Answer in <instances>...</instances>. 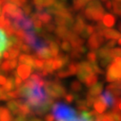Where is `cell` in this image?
<instances>
[{"label":"cell","instance_id":"6da1fadb","mask_svg":"<svg viewBox=\"0 0 121 121\" xmlns=\"http://www.w3.org/2000/svg\"><path fill=\"white\" fill-rule=\"evenodd\" d=\"M19 96L25 98V103L30 108L31 113L43 115L46 113L53 103L51 98L44 88V80L38 74H33L17 88Z\"/></svg>","mask_w":121,"mask_h":121},{"label":"cell","instance_id":"7a4b0ae2","mask_svg":"<svg viewBox=\"0 0 121 121\" xmlns=\"http://www.w3.org/2000/svg\"><path fill=\"white\" fill-rule=\"evenodd\" d=\"M56 121H73L77 118L76 111L63 102H57L52 106V114Z\"/></svg>","mask_w":121,"mask_h":121},{"label":"cell","instance_id":"3957f363","mask_svg":"<svg viewBox=\"0 0 121 121\" xmlns=\"http://www.w3.org/2000/svg\"><path fill=\"white\" fill-rule=\"evenodd\" d=\"M105 10L99 0H91L84 10V15L87 19L98 22L104 16Z\"/></svg>","mask_w":121,"mask_h":121},{"label":"cell","instance_id":"277c9868","mask_svg":"<svg viewBox=\"0 0 121 121\" xmlns=\"http://www.w3.org/2000/svg\"><path fill=\"white\" fill-rule=\"evenodd\" d=\"M44 86L47 94L51 98H60L66 95V88L58 80H46Z\"/></svg>","mask_w":121,"mask_h":121},{"label":"cell","instance_id":"5b68a950","mask_svg":"<svg viewBox=\"0 0 121 121\" xmlns=\"http://www.w3.org/2000/svg\"><path fill=\"white\" fill-rule=\"evenodd\" d=\"M106 79L109 82L121 80V58H114L107 70Z\"/></svg>","mask_w":121,"mask_h":121},{"label":"cell","instance_id":"8992f818","mask_svg":"<svg viewBox=\"0 0 121 121\" xmlns=\"http://www.w3.org/2000/svg\"><path fill=\"white\" fill-rule=\"evenodd\" d=\"M54 21H55V24L57 26H65L69 29H72L73 23H74V19H73V16L71 14V11H67L64 13L56 14Z\"/></svg>","mask_w":121,"mask_h":121},{"label":"cell","instance_id":"52a82bcc","mask_svg":"<svg viewBox=\"0 0 121 121\" xmlns=\"http://www.w3.org/2000/svg\"><path fill=\"white\" fill-rule=\"evenodd\" d=\"M76 74H77L78 79L80 81L84 82L87 78H89L91 75L95 74V73L92 71L91 66L89 61H81V62L77 63Z\"/></svg>","mask_w":121,"mask_h":121},{"label":"cell","instance_id":"ba28073f","mask_svg":"<svg viewBox=\"0 0 121 121\" xmlns=\"http://www.w3.org/2000/svg\"><path fill=\"white\" fill-rule=\"evenodd\" d=\"M3 12H4V16L8 18L10 21L24 14L23 10L20 8H18L16 5L11 3H5L3 7Z\"/></svg>","mask_w":121,"mask_h":121},{"label":"cell","instance_id":"9c48e42d","mask_svg":"<svg viewBox=\"0 0 121 121\" xmlns=\"http://www.w3.org/2000/svg\"><path fill=\"white\" fill-rule=\"evenodd\" d=\"M96 57H98L99 61H100V64L103 67L108 66L112 61V60H113L112 57H111V50L107 46H103L102 48H100L97 51Z\"/></svg>","mask_w":121,"mask_h":121},{"label":"cell","instance_id":"30bf717a","mask_svg":"<svg viewBox=\"0 0 121 121\" xmlns=\"http://www.w3.org/2000/svg\"><path fill=\"white\" fill-rule=\"evenodd\" d=\"M103 42H104V37L97 32H93L89 38L88 46L91 50H95L103 43Z\"/></svg>","mask_w":121,"mask_h":121},{"label":"cell","instance_id":"8fae6325","mask_svg":"<svg viewBox=\"0 0 121 121\" xmlns=\"http://www.w3.org/2000/svg\"><path fill=\"white\" fill-rule=\"evenodd\" d=\"M69 60H70V57L68 55L63 54V53H59L53 59V67H54V70L63 68L66 64L69 63Z\"/></svg>","mask_w":121,"mask_h":121},{"label":"cell","instance_id":"7c38bea8","mask_svg":"<svg viewBox=\"0 0 121 121\" xmlns=\"http://www.w3.org/2000/svg\"><path fill=\"white\" fill-rule=\"evenodd\" d=\"M101 100H102V102L105 104V106L106 107H113V105H114V97H113V95L110 92V91H108L107 89L105 90V91H103L102 93H101V95H100V97H99Z\"/></svg>","mask_w":121,"mask_h":121},{"label":"cell","instance_id":"4fadbf2b","mask_svg":"<svg viewBox=\"0 0 121 121\" xmlns=\"http://www.w3.org/2000/svg\"><path fill=\"white\" fill-rule=\"evenodd\" d=\"M86 26V22H85V19L84 17L81 15V14H78L76 17H75V20H74V23H73V26H72V31L76 34H80L81 31L83 30V28L85 27Z\"/></svg>","mask_w":121,"mask_h":121},{"label":"cell","instance_id":"5bb4252c","mask_svg":"<svg viewBox=\"0 0 121 121\" xmlns=\"http://www.w3.org/2000/svg\"><path fill=\"white\" fill-rule=\"evenodd\" d=\"M8 47H9V38L7 37L5 31L0 27V60L3 53L8 49Z\"/></svg>","mask_w":121,"mask_h":121},{"label":"cell","instance_id":"9a60e30c","mask_svg":"<svg viewBox=\"0 0 121 121\" xmlns=\"http://www.w3.org/2000/svg\"><path fill=\"white\" fill-rule=\"evenodd\" d=\"M34 14V16L38 19V20H40L43 24H48V23H50V21H51V16H50V13H48L46 10H44V9H37L36 10V12L35 13H33Z\"/></svg>","mask_w":121,"mask_h":121},{"label":"cell","instance_id":"2e32d148","mask_svg":"<svg viewBox=\"0 0 121 121\" xmlns=\"http://www.w3.org/2000/svg\"><path fill=\"white\" fill-rule=\"evenodd\" d=\"M102 89H103V83H102V82H96V83H94L92 86H91V88H90L89 91H88L87 96L95 98L99 94H101Z\"/></svg>","mask_w":121,"mask_h":121},{"label":"cell","instance_id":"e0dca14e","mask_svg":"<svg viewBox=\"0 0 121 121\" xmlns=\"http://www.w3.org/2000/svg\"><path fill=\"white\" fill-rule=\"evenodd\" d=\"M31 72V68L26 64H20L17 68V75L21 78V79H27L30 77V74Z\"/></svg>","mask_w":121,"mask_h":121},{"label":"cell","instance_id":"ac0fdd59","mask_svg":"<svg viewBox=\"0 0 121 121\" xmlns=\"http://www.w3.org/2000/svg\"><path fill=\"white\" fill-rule=\"evenodd\" d=\"M54 31H55V34L58 36V38H61V39H64L67 41L72 32L71 29H69L65 26H58V27H56L54 29Z\"/></svg>","mask_w":121,"mask_h":121},{"label":"cell","instance_id":"d6986e66","mask_svg":"<svg viewBox=\"0 0 121 121\" xmlns=\"http://www.w3.org/2000/svg\"><path fill=\"white\" fill-rule=\"evenodd\" d=\"M35 58L31 55L29 54H21L19 55V61L22 64H26L28 66H30V68L33 67V63H34Z\"/></svg>","mask_w":121,"mask_h":121},{"label":"cell","instance_id":"ffe728a7","mask_svg":"<svg viewBox=\"0 0 121 121\" xmlns=\"http://www.w3.org/2000/svg\"><path fill=\"white\" fill-rule=\"evenodd\" d=\"M107 90L110 91L112 95L119 96L121 95V80H117V81L111 83L110 85H108Z\"/></svg>","mask_w":121,"mask_h":121},{"label":"cell","instance_id":"44dd1931","mask_svg":"<svg viewBox=\"0 0 121 121\" xmlns=\"http://www.w3.org/2000/svg\"><path fill=\"white\" fill-rule=\"evenodd\" d=\"M102 36L106 39H119L121 37V33H119L115 29H104L102 32Z\"/></svg>","mask_w":121,"mask_h":121},{"label":"cell","instance_id":"7402d4cb","mask_svg":"<svg viewBox=\"0 0 121 121\" xmlns=\"http://www.w3.org/2000/svg\"><path fill=\"white\" fill-rule=\"evenodd\" d=\"M7 107L10 110V112L12 114H18L19 109H20V103L19 100H10L7 103Z\"/></svg>","mask_w":121,"mask_h":121},{"label":"cell","instance_id":"603a6c76","mask_svg":"<svg viewBox=\"0 0 121 121\" xmlns=\"http://www.w3.org/2000/svg\"><path fill=\"white\" fill-rule=\"evenodd\" d=\"M33 5L36 7V9H43L44 8H48L50 6L54 0H32Z\"/></svg>","mask_w":121,"mask_h":121},{"label":"cell","instance_id":"cb8c5ba5","mask_svg":"<svg viewBox=\"0 0 121 121\" xmlns=\"http://www.w3.org/2000/svg\"><path fill=\"white\" fill-rule=\"evenodd\" d=\"M3 85H4V90H5L6 92H10V91L15 90L16 87H15V83H14V78H13V76L9 77V78L6 79V81H5V83H4Z\"/></svg>","mask_w":121,"mask_h":121},{"label":"cell","instance_id":"d4e9b609","mask_svg":"<svg viewBox=\"0 0 121 121\" xmlns=\"http://www.w3.org/2000/svg\"><path fill=\"white\" fill-rule=\"evenodd\" d=\"M102 22H103L102 24H103L104 26L111 27V26H114V24H115V18H114L113 15L108 13V14H105V15L102 17Z\"/></svg>","mask_w":121,"mask_h":121},{"label":"cell","instance_id":"484cf974","mask_svg":"<svg viewBox=\"0 0 121 121\" xmlns=\"http://www.w3.org/2000/svg\"><path fill=\"white\" fill-rule=\"evenodd\" d=\"M92 106L94 107L95 112H98V113H103L104 111L106 110V106H105V104L102 102V100H101L99 97H96V98L94 99Z\"/></svg>","mask_w":121,"mask_h":121},{"label":"cell","instance_id":"4316f807","mask_svg":"<svg viewBox=\"0 0 121 121\" xmlns=\"http://www.w3.org/2000/svg\"><path fill=\"white\" fill-rule=\"evenodd\" d=\"M93 32H94V26H92V25H86L85 27L83 28V30L81 31L80 36H81V38L86 39V38H89V36H91Z\"/></svg>","mask_w":121,"mask_h":121},{"label":"cell","instance_id":"83f0119b","mask_svg":"<svg viewBox=\"0 0 121 121\" xmlns=\"http://www.w3.org/2000/svg\"><path fill=\"white\" fill-rule=\"evenodd\" d=\"M0 121H12V116L10 111L6 108H0Z\"/></svg>","mask_w":121,"mask_h":121},{"label":"cell","instance_id":"f1b7e54d","mask_svg":"<svg viewBox=\"0 0 121 121\" xmlns=\"http://www.w3.org/2000/svg\"><path fill=\"white\" fill-rule=\"evenodd\" d=\"M43 71L46 72L47 74H51L54 71L53 67V59H49L46 60L43 63Z\"/></svg>","mask_w":121,"mask_h":121},{"label":"cell","instance_id":"f546056e","mask_svg":"<svg viewBox=\"0 0 121 121\" xmlns=\"http://www.w3.org/2000/svg\"><path fill=\"white\" fill-rule=\"evenodd\" d=\"M36 56L40 60H49V59H51L53 57L51 52H50V50L49 49V47H47V48L43 49L42 51L36 53Z\"/></svg>","mask_w":121,"mask_h":121},{"label":"cell","instance_id":"4dcf8cb0","mask_svg":"<svg viewBox=\"0 0 121 121\" xmlns=\"http://www.w3.org/2000/svg\"><path fill=\"white\" fill-rule=\"evenodd\" d=\"M91 0H72V5H73V9L75 10H79L81 9L88 2H90Z\"/></svg>","mask_w":121,"mask_h":121},{"label":"cell","instance_id":"1f68e13d","mask_svg":"<svg viewBox=\"0 0 121 121\" xmlns=\"http://www.w3.org/2000/svg\"><path fill=\"white\" fill-rule=\"evenodd\" d=\"M76 106H77V109L80 110L81 112L82 111H88V109L90 108L88 106V103H87L86 99H82V98H79L76 101Z\"/></svg>","mask_w":121,"mask_h":121},{"label":"cell","instance_id":"d6a6232c","mask_svg":"<svg viewBox=\"0 0 121 121\" xmlns=\"http://www.w3.org/2000/svg\"><path fill=\"white\" fill-rule=\"evenodd\" d=\"M111 9L113 10V12L117 15H121V1H115L112 0L111 1Z\"/></svg>","mask_w":121,"mask_h":121},{"label":"cell","instance_id":"836d02e7","mask_svg":"<svg viewBox=\"0 0 121 121\" xmlns=\"http://www.w3.org/2000/svg\"><path fill=\"white\" fill-rule=\"evenodd\" d=\"M97 82V75L96 74H92L91 75L89 78H86V80L84 81V83L87 85V86H92L94 83Z\"/></svg>","mask_w":121,"mask_h":121},{"label":"cell","instance_id":"e575fe53","mask_svg":"<svg viewBox=\"0 0 121 121\" xmlns=\"http://www.w3.org/2000/svg\"><path fill=\"white\" fill-rule=\"evenodd\" d=\"M61 48H62V50L64 52H71V50H72V46H71V43L69 41H67V40H65V41L62 42Z\"/></svg>","mask_w":121,"mask_h":121},{"label":"cell","instance_id":"d590c367","mask_svg":"<svg viewBox=\"0 0 121 121\" xmlns=\"http://www.w3.org/2000/svg\"><path fill=\"white\" fill-rule=\"evenodd\" d=\"M71 91L74 92V93H79V92L82 91V85H81V83L78 82V81H73V82H71Z\"/></svg>","mask_w":121,"mask_h":121},{"label":"cell","instance_id":"8d00e7d4","mask_svg":"<svg viewBox=\"0 0 121 121\" xmlns=\"http://www.w3.org/2000/svg\"><path fill=\"white\" fill-rule=\"evenodd\" d=\"M96 53L94 51H91L87 54V59L89 60V62H96Z\"/></svg>","mask_w":121,"mask_h":121},{"label":"cell","instance_id":"74e56055","mask_svg":"<svg viewBox=\"0 0 121 121\" xmlns=\"http://www.w3.org/2000/svg\"><path fill=\"white\" fill-rule=\"evenodd\" d=\"M27 2H28V0H5V3H11L16 6H21V7L24 4H26Z\"/></svg>","mask_w":121,"mask_h":121},{"label":"cell","instance_id":"f35d334b","mask_svg":"<svg viewBox=\"0 0 121 121\" xmlns=\"http://www.w3.org/2000/svg\"><path fill=\"white\" fill-rule=\"evenodd\" d=\"M111 55L112 59L114 58H121V48H114L111 50Z\"/></svg>","mask_w":121,"mask_h":121},{"label":"cell","instance_id":"ab89813d","mask_svg":"<svg viewBox=\"0 0 121 121\" xmlns=\"http://www.w3.org/2000/svg\"><path fill=\"white\" fill-rule=\"evenodd\" d=\"M64 97H65V99H66L67 102L71 103V102H73V100H74L76 97H78V96H77L76 95H74V94H66Z\"/></svg>","mask_w":121,"mask_h":121},{"label":"cell","instance_id":"60d3db41","mask_svg":"<svg viewBox=\"0 0 121 121\" xmlns=\"http://www.w3.org/2000/svg\"><path fill=\"white\" fill-rule=\"evenodd\" d=\"M23 12H25V14L26 15H29V14H30L31 13V6L30 5V4H28V3H26V4H24L23 6Z\"/></svg>","mask_w":121,"mask_h":121},{"label":"cell","instance_id":"b9f144b4","mask_svg":"<svg viewBox=\"0 0 121 121\" xmlns=\"http://www.w3.org/2000/svg\"><path fill=\"white\" fill-rule=\"evenodd\" d=\"M8 92H6L3 88H0V100H8Z\"/></svg>","mask_w":121,"mask_h":121},{"label":"cell","instance_id":"7bdbcfd3","mask_svg":"<svg viewBox=\"0 0 121 121\" xmlns=\"http://www.w3.org/2000/svg\"><path fill=\"white\" fill-rule=\"evenodd\" d=\"M20 51H22L24 53H30V46L27 43H23L21 44V46H20Z\"/></svg>","mask_w":121,"mask_h":121},{"label":"cell","instance_id":"ee69618b","mask_svg":"<svg viewBox=\"0 0 121 121\" xmlns=\"http://www.w3.org/2000/svg\"><path fill=\"white\" fill-rule=\"evenodd\" d=\"M113 106H114V109L121 112V97H118L114 100V105Z\"/></svg>","mask_w":121,"mask_h":121},{"label":"cell","instance_id":"f6af8a7d","mask_svg":"<svg viewBox=\"0 0 121 121\" xmlns=\"http://www.w3.org/2000/svg\"><path fill=\"white\" fill-rule=\"evenodd\" d=\"M27 118H28V116L21 114V113H18L17 116L14 119H12V121H27Z\"/></svg>","mask_w":121,"mask_h":121},{"label":"cell","instance_id":"bcb514c9","mask_svg":"<svg viewBox=\"0 0 121 121\" xmlns=\"http://www.w3.org/2000/svg\"><path fill=\"white\" fill-rule=\"evenodd\" d=\"M115 44H116V42H115L114 40H112V41H109V42L106 43L105 46H107L108 48H111V47H113Z\"/></svg>","mask_w":121,"mask_h":121},{"label":"cell","instance_id":"7dc6e473","mask_svg":"<svg viewBox=\"0 0 121 121\" xmlns=\"http://www.w3.org/2000/svg\"><path fill=\"white\" fill-rule=\"evenodd\" d=\"M105 5H106V8H107L108 9H111V7H112V5H111V0H107V1H105Z\"/></svg>","mask_w":121,"mask_h":121},{"label":"cell","instance_id":"c3c4849f","mask_svg":"<svg viewBox=\"0 0 121 121\" xmlns=\"http://www.w3.org/2000/svg\"><path fill=\"white\" fill-rule=\"evenodd\" d=\"M45 121H53V116L50 113H48L45 115Z\"/></svg>","mask_w":121,"mask_h":121},{"label":"cell","instance_id":"681fc988","mask_svg":"<svg viewBox=\"0 0 121 121\" xmlns=\"http://www.w3.org/2000/svg\"><path fill=\"white\" fill-rule=\"evenodd\" d=\"M6 81V78L3 75H0V84H4Z\"/></svg>","mask_w":121,"mask_h":121},{"label":"cell","instance_id":"f907efd6","mask_svg":"<svg viewBox=\"0 0 121 121\" xmlns=\"http://www.w3.org/2000/svg\"><path fill=\"white\" fill-rule=\"evenodd\" d=\"M29 121H42V120L39 119V118H31V119H30Z\"/></svg>","mask_w":121,"mask_h":121},{"label":"cell","instance_id":"816d5d0a","mask_svg":"<svg viewBox=\"0 0 121 121\" xmlns=\"http://www.w3.org/2000/svg\"><path fill=\"white\" fill-rule=\"evenodd\" d=\"M57 1H59V2H61V3H63V4H65V5H66V3H67V1H68V0H57Z\"/></svg>","mask_w":121,"mask_h":121},{"label":"cell","instance_id":"f5cc1de1","mask_svg":"<svg viewBox=\"0 0 121 121\" xmlns=\"http://www.w3.org/2000/svg\"><path fill=\"white\" fill-rule=\"evenodd\" d=\"M73 121H84V120H83V119H81V118H80V117L78 116V117H77V118H76L75 120H73Z\"/></svg>","mask_w":121,"mask_h":121},{"label":"cell","instance_id":"db71d44e","mask_svg":"<svg viewBox=\"0 0 121 121\" xmlns=\"http://www.w3.org/2000/svg\"><path fill=\"white\" fill-rule=\"evenodd\" d=\"M117 43H118L119 45H121V37L118 39V41H117Z\"/></svg>","mask_w":121,"mask_h":121},{"label":"cell","instance_id":"11a10c76","mask_svg":"<svg viewBox=\"0 0 121 121\" xmlns=\"http://www.w3.org/2000/svg\"><path fill=\"white\" fill-rule=\"evenodd\" d=\"M119 29H120V30H121V25H120V26H119Z\"/></svg>","mask_w":121,"mask_h":121},{"label":"cell","instance_id":"9f6ffc18","mask_svg":"<svg viewBox=\"0 0 121 121\" xmlns=\"http://www.w3.org/2000/svg\"><path fill=\"white\" fill-rule=\"evenodd\" d=\"M115 1H121V0H115Z\"/></svg>","mask_w":121,"mask_h":121},{"label":"cell","instance_id":"6f0895ef","mask_svg":"<svg viewBox=\"0 0 121 121\" xmlns=\"http://www.w3.org/2000/svg\"><path fill=\"white\" fill-rule=\"evenodd\" d=\"M102 1H104V2H105V1H107V0H102Z\"/></svg>","mask_w":121,"mask_h":121}]
</instances>
